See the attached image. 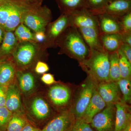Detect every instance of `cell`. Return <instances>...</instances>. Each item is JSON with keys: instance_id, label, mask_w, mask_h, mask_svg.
<instances>
[{"instance_id": "cell-1", "label": "cell", "mask_w": 131, "mask_h": 131, "mask_svg": "<svg viewBox=\"0 0 131 131\" xmlns=\"http://www.w3.org/2000/svg\"><path fill=\"white\" fill-rule=\"evenodd\" d=\"M64 53L78 62L83 61L89 56L90 50L84 42L77 28L70 26L56 42Z\"/></svg>"}, {"instance_id": "cell-2", "label": "cell", "mask_w": 131, "mask_h": 131, "mask_svg": "<svg viewBox=\"0 0 131 131\" xmlns=\"http://www.w3.org/2000/svg\"><path fill=\"white\" fill-rule=\"evenodd\" d=\"M109 53L102 49L90 50L89 56L79 62L82 69L98 84L109 81Z\"/></svg>"}, {"instance_id": "cell-3", "label": "cell", "mask_w": 131, "mask_h": 131, "mask_svg": "<svg viewBox=\"0 0 131 131\" xmlns=\"http://www.w3.org/2000/svg\"><path fill=\"white\" fill-rule=\"evenodd\" d=\"M39 0L26 13L22 23L35 32H45L51 18L50 10L46 6H42Z\"/></svg>"}, {"instance_id": "cell-4", "label": "cell", "mask_w": 131, "mask_h": 131, "mask_svg": "<svg viewBox=\"0 0 131 131\" xmlns=\"http://www.w3.org/2000/svg\"><path fill=\"white\" fill-rule=\"evenodd\" d=\"M97 85L92 78L88 76L81 85L77 96L69 110L75 119L82 117Z\"/></svg>"}, {"instance_id": "cell-5", "label": "cell", "mask_w": 131, "mask_h": 131, "mask_svg": "<svg viewBox=\"0 0 131 131\" xmlns=\"http://www.w3.org/2000/svg\"><path fill=\"white\" fill-rule=\"evenodd\" d=\"M39 0H14L13 6L4 28L5 31H13L22 23L26 12Z\"/></svg>"}, {"instance_id": "cell-6", "label": "cell", "mask_w": 131, "mask_h": 131, "mask_svg": "<svg viewBox=\"0 0 131 131\" xmlns=\"http://www.w3.org/2000/svg\"><path fill=\"white\" fill-rule=\"evenodd\" d=\"M37 52V46L32 42H22L17 45L12 54L17 66L24 68L33 63Z\"/></svg>"}, {"instance_id": "cell-7", "label": "cell", "mask_w": 131, "mask_h": 131, "mask_svg": "<svg viewBox=\"0 0 131 131\" xmlns=\"http://www.w3.org/2000/svg\"><path fill=\"white\" fill-rule=\"evenodd\" d=\"M115 117V104H109L94 116L90 124L96 131H114Z\"/></svg>"}, {"instance_id": "cell-8", "label": "cell", "mask_w": 131, "mask_h": 131, "mask_svg": "<svg viewBox=\"0 0 131 131\" xmlns=\"http://www.w3.org/2000/svg\"><path fill=\"white\" fill-rule=\"evenodd\" d=\"M75 120L69 110L63 111L51 120L40 131H69Z\"/></svg>"}, {"instance_id": "cell-9", "label": "cell", "mask_w": 131, "mask_h": 131, "mask_svg": "<svg viewBox=\"0 0 131 131\" xmlns=\"http://www.w3.org/2000/svg\"><path fill=\"white\" fill-rule=\"evenodd\" d=\"M70 26H71L70 13H63L56 20L49 26L47 36L50 44L56 43L59 38Z\"/></svg>"}, {"instance_id": "cell-10", "label": "cell", "mask_w": 131, "mask_h": 131, "mask_svg": "<svg viewBox=\"0 0 131 131\" xmlns=\"http://www.w3.org/2000/svg\"><path fill=\"white\" fill-rule=\"evenodd\" d=\"M72 92L69 87L63 84L53 85L48 91V97L54 106L62 107L68 105L70 102Z\"/></svg>"}, {"instance_id": "cell-11", "label": "cell", "mask_w": 131, "mask_h": 131, "mask_svg": "<svg viewBox=\"0 0 131 131\" xmlns=\"http://www.w3.org/2000/svg\"><path fill=\"white\" fill-rule=\"evenodd\" d=\"M71 26L77 28L97 27L98 18L85 7L70 13Z\"/></svg>"}, {"instance_id": "cell-12", "label": "cell", "mask_w": 131, "mask_h": 131, "mask_svg": "<svg viewBox=\"0 0 131 131\" xmlns=\"http://www.w3.org/2000/svg\"><path fill=\"white\" fill-rule=\"evenodd\" d=\"M97 90L106 105L115 104L121 99L117 82L109 81L100 83L97 84Z\"/></svg>"}, {"instance_id": "cell-13", "label": "cell", "mask_w": 131, "mask_h": 131, "mask_svg": "<svg viewBox=\"0 0 131 131\" xmlns=\"http://www.w3.org/2000/svg\"><path fill=\"white\" fill-rule=\"evenodd\" d=\"M101 33H121L124 31L120 18L106 13L96 15Z\"/></svg>"}, {"instance_id": "cell-14", "label": "cell", "mask_w": 131, "mask_h": 131, "mask_svg": "<svg viewBox=\"0 0 131 131\" xmlns=\"http://www.w3.org/2000/svg\"><path fill=\"white\" fill-rule=\"evenodd\" d=\"M6 90L5 107L13 114H23L20 90L18 85L12 83Z\"/></svg>"}, {"instance_id": "cell-15", "label": "cell", "mask_w": 131, "mask_h": 131, "mask_svg": "<svg viewBox=\"0 0 131 131\" xmlns=\"http://www.w3.org/2000/svg\"><path fill=\"white\" fill-rule=\"evenodd\" d=\"M115 107L114 131H123L131 122L130 107L121 99L115 104Z\"/></svg>"}, {"instance_id": "cell-16", "label": "cell", "mask_w": 131, "mask_h": 131, "mask_svg": "<svg viewBox=\"0 0 131 131\" xmlns=\"http://www.w3.org/2000/svg\"><path fill=\"white\" fill-rule=\"evenodd\" d=\"M30 105V113L38 120L46 119L51 114L52 110L50 105L47 101L41 96H36L33 98Z\"/></svg>"}, {"instance_id": "cell-17", "label": "cell", "mask_w": 131, "mask_h": 131, "mask_svg": "<svg viewBox=\"0 0 131 131\" xmlns=\"http://www.w3.org/2000/svg\"><path fill=\"white\" fill-rule=\"evenodd\" d=\"M78 29L90 50L103 49L99 27H81Z\"/></svg>"}, {"instance_id": "cell-18", "label": "cell", "mask_w": 131, "mask_h": 131, "mask_svg": "<svg viewBox=\"0 0 131 131\" xmlns=\"http://www.w3.org/2000/svg\"><path fill=\"white\" fill-rule=\"evenodd\" d=\"M131 12V0H109L102 13L120 18Z\"/></svg>"}, {"instance_id": "cell-19", "label": "cell", "mask_w": 131, "mask_h": 131, "mask_svg": "<svg viewBox=\"0 0 131 131\" xmlns=\"http://www.w3.org/2000/svg\"><path fill=\"white\" fill-rule=\"evenodd\" d=\"M106 106V104L98 93L96 86L82 118L90 124L94 116L102 111Z\"/></svg>"}, {"instance_id": "cell-20", "label": "cell", "mask_w": 131, "mask_h": 131, "mask_svg": "<svg viewBox=\"0 0 131 131\" xmlns=\"http://www.w3.org/2000/svg\"><path fill=\"white\" fill-rule=\"evenodd\" d=\"M100 38L103 50L108 53L118 51L123 43L120 33H101Z\"/></svg>"}, {"instance_id": "cell-21", "label": "cell", "mask_w": 131, "mask_h": 131, "mask_svg": "<svg viewBox=\"0 0 131 131\" xmlns=\"http://www.w3.org/2000/svg\"><path fill=\"white\" fill-rule=\"evenodd\" d=\"M16 76L19 89L25 94H29L34 90L36 81L33 75L30 72L18 71L16 72Z\"/></svg>"}, {"instance_id": "cell-22", "label": "cell", "mask_w": 131, "mask_h": 131, "mask_svg": "<svg viewBox=\"0 0 131 131\" xmlns=\"http://www.w3.org/2000/svg\"><path fill=\"white\" fill-rule=\"evenodd\" d=\"M16 75L13 65L8 62L0 63V87L6 90L13 82Z\"/></svg>"}, {"instance_id": "cell-23", "label": "cell", "mask_w": 131, "mask_h": 131, "mask_svg": "<svg viewBox=\"0 0 131 131\" xmlns=\"http://www.w3.org/2000/svg\"><path fill=\"white\" fill-rule=\"evenodd\" d=\"M17 45V40L12 31H5L0 46V59L13 53Z\"/></svg>"}, {"instance_id": "cell-24", "label": "cell", "mask_w": 131, "mask_h": 131, "mask_svg": "<svg viewBox=\"0 0 131 131\" xmlns=\"http://www.w3.org/2000/svg\"><path fill=\"white\" fill-rule=\"evenodd\" d=\"M109 54V80L117 82L121 78L118 54L117 51Z\"/></svg>"}, {"instance_id": "cell-25", "label": "cell", "mask_w": 131, "mask_h": 131, "mask_svg": "<svg viewBox=\"0 0 131 131\" xmlns=\"http://www.w3.org/2000/svg\"><path fill=\"white\" fill-rule=\"evenodd\" d=\"M23 114H13L7 126L6 131H21L27 124Z\"/></svg>"}, {"instance_id": "cell-26", "label": "cell", "mask_w": 131, "mask_h": 131, "mask_svg": "<svg viewBox=\"0 0 131 131\" xmlns=\"http://www.w3.org/2000/svg\"><path fill=\"white\" fill-rule=\"evenodd\" d=\"M63 13H70L85 7V0H57Z\"/></svg>"}, {"instance_id": "cell-27", "label": "cell", "mask_w": 131, "mask_h": 131, "mask_svg": "<svg viewBox=\"0 0 131 131\" xmlns=\"http://www.w3.org/2000/svg\"><path fill=\"white\" fill-rule=\"evenodd\" d=\"M119 91L122 94L121 100L127 104L131 102V79L121 78L117 82Z\"/></svg>"}, {"instance_id": "cell-28", "label": "cell", "mask_w": 131, "mask_h": 131, "mask_svg": "<svg viewBox=\"0 0 131 131\" xmlns=\"http://www.w3.org/2000/svg\"><path fill=\"white\" fill-rule=\"evenodd\" d=\"M14 0H3L0 2V27H4L13 6Z\"/></svg>"}, {"instance_id": "cell-29", "label": "cell", "mask_w": 131, "mask_h": 131, "mask_svg": "<svg viewBox=\"0 0 131 131\" xmlns=\"http://www.w3.org/2000/svg\"><path fill=\"white\" fill-rule=\"evenodd\" d=\"M15 30L14 35L20 42L35 41L34 35L23 23L20 24Z\"/></svg>"}, {"instance_id": "cell-30", "label": "cell", "mask_w": 131, "mask_h": 131, "mask_svg": "<svg viewBox=\"0 0 131 131\" xmlns=\"http://www.w3.org/2000/svg\"><path fill=\"white\" fill-rule=\"evenodd\" d=\"M109 0H85V7L96 15L102 13Z\"/></svg>"}, {"instance_id": "cell-31", "label": "cell", "mask_w": 131, "mask_h": 131, "mask_svg": "<svg viewBox=\"0 0 131 131\" xmlns=\"http://www.w3.org/2000/svg\"><path fill=\"white\" fill-rule=\"evenodd\" d=\"M121 78L131 79V63L121 52L118 51Z\"/></svg>"}, {"instance_id": "cell-32", "label": "cell", "mask_w": 131, "mask_h": 131, "mask_svg": "<svg viewBox=\"0 0 131 131\" xmlns=\"http://www.w3.org/2000/svg\"><path fill=\"white\" fill-rule=\"evenodd\" d=\"M13 113L5 107H0V131H5Z\"/></svg>"}, {"instance_id": "cell-33", "label": "cell", "mask_w": 131, "mask_h": 131, "mask_svg": "<svg viewBox=\"0 0 131 131\" xmlns=\"http://www.w3.org/2000/svg\"><path fill=\"white\" fill-rule=\"evenodd\" d=\"M89 124L82 118L76 119L69 131H94Z\"/></svg>"}, {"instance_id": "cell-34", "label": "cell", "mask_w": 131, "mask_h": 131, "mask_svg": "<svg viewBox=\"0 0 131 131\" xmlns=\"http://www.w3.org/2000/svg\"><path fill=\"white\" fill-rule=\"evenodd\" d=\"M120 21L124 31H131V12L121 17Z\"/></svg>"}, {"instance_id": "cell-35", "label": "cell", "mask_w": 131, "mask_h": 131, "mask_svg": "<svg viewBox=\"0 0 131 131\" xmlns=\"http://www.w3.org/2000/svg\"><path fill=\"white\" fill-rule=\"evenodd\" d=\"M118 51L121 52L131 63V46L123 43Z\"/></svg>"}, {"instance_id": "cell-36", "label": "cell", "mask_w": 131, "mask_h": 131, "mask_svg": "<svg viewBox=\"0 0 131 131\" xmlns=\"http://www.w3.org/2000/svg\"><path fill=\"white\" fill-rule=\"evenodd\" d=\"M49 68L48 65L42 61H38L35 66V72L38 74H44L49 70Z\"/></svg>"}, {"instance_id": "cell-37", "label": "cell", "mask_w": 131, "mask_h": 131, "mask_svg": "<svg viewBox=\"0 0 131 131\" xmlns=\"http://www.w3.org/2000/svg\"><path fill=\"white\" fill-rule=\"evenodd\" d=\"M42 81L47 85H51L56 83L54 75L50 73H45L41 78Z\"/></svg>"}, {"instance_id": "cell-38", "label": "cell", "mask_w": 131, "mask_h": 131, "mask_svg": "<svg viewBox=\"0 0 131 131\" xmlns=\"http://www.w3.org/2000/svg\"><path fill=\"white\" fill-rule=\"evenodd\" d=\"M120 34L123 43L131 46V31H124Z\"/></svg>"}, {"instance_id": "cell-39", "label": "cell", "mask_w": 131, "mask_h": 131, "mask_svg": "<svg viewBox=\"0 0 131 131\" xmlns=\"http://www.w3.org/2000/svg\"><path fill=\"white\" fill-rule=\"evenodd\" d=\"M34 35L35 41L38 42H42L44 41L46 38L45 32L39 31L36 32Z\"/></svg>"}, {"instance_id": "cell-40", "label": "cell", "mask_w": 131, "mask_h": 131, "mask_svg": "<svg viewBox=\"0 0 131 131\" xmlns=\"http://www.w3.org/2000/svg\"><path fill=\"white\" fill-rule=\"evenodd\" d=\"M6 93L4 90L0 87V107H5Z\"/></svg>"}, {"instance_id": "cell-41", "label": "cell", "mask_w": 131, "mask_h": 131, "mask_svg": "<svg viewBox=\"0 0 131 131\" xmlns=\"http://www.w3.org/2000/svg\"><path fill=\"white\" fill-rule=\"evenodd\" d=\"M21 131H40V130L27 123Z\"/></svg>"}, {"instance_id": "cell-42", "label": "cell", "mask_w": 131, "mask_h": 131, "mask_svg": "<svg viewBox=\"0 0 131 131\" xmlns=\"http://www.w3.org/2000/svg\"><path fill=\"white\" fill-rule=\"evenodd\" d=\"M5 31L1 27H0V46L2 43L3 37H4Z\"/></svg>"}, {"instance_id": "cell-43", "label": "cell", "mask_w": 131, "mask_h": 131, "mask_svg": "<svg viewBox=\"0 0 131 131\" xmlns=\"http://www.w3.org/2000/svg\"><path fill=\"white\" fill-rule=\"evenodd\" d=\"M123 131H131V122L127 126Z\"/></svg>"}, {"instance_id": "cell-44", "label": "cell", "mask_w": 131, "mask_h": 131, "mask_svg": "<svg viewBox=\"0 0 131 131\" xmlns=\"http://www.w3.org/2000/svg\"><path fill=\"white\" fill-rule=\"evenodd\" d=\"M3 0H0V2H1Z\"/></svg>"}]
</instances>
